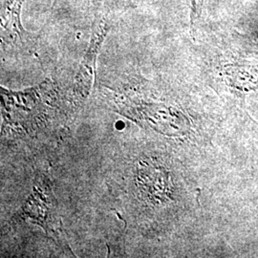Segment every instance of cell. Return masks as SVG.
I'll use <instances>...</instances> for the list:
<instances>
[{"label": "cell", "instance_id": "obj_2", "mask_svg": "<svg viewBox=\"0 0 258 258\" xmlns=\"http://www.w3.org/2000/svg\"><path fill=\"white\" fill-rule=\"evenodd\" d=\"M189 1H190V7H191V11H190V22H191V24L190 25H191L192 30H194V26L196 25L198 19L201 16L205 0H189Z\"/></svg>", "mask_w": 258, "mask_h": 258}, {"label": "cell", "instance_id": "obj_1", "mask_svg": "<svg viewBox=\"0 0 258 258\" xmlns=\"http://www.w3.org/2000/svg\"><path fill=\"white\" fill-rule=\"evenodd\" d=\"M24 0H12L6 11V25L21 29L20 24V9Z\"/></svg>", "mask_w": 258, "mask_h": 258}]
</instances>
